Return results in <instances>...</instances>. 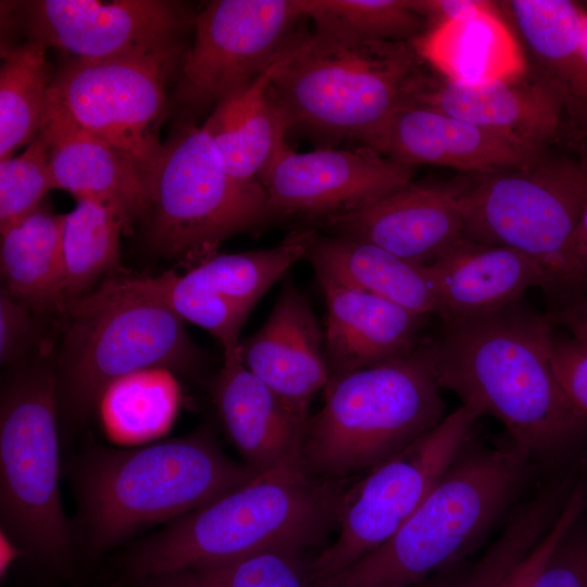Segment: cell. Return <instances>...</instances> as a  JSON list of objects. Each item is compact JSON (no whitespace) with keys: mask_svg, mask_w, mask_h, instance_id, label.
<instances>
[{"mask_svg":"<svg viewBox=\"0 0 587 587\" xmlns=\"http://www.w3.org/2000/svg\"><path fill=\"white\" fill-rule=\"evenodd\" d=\"M413 168L364 145L308 152L286 147L263 172L260 184L270 218L322 223L411 182Z\"/></svg>","mask_w":587,"mask_h":587,"instance_id":"15","label":"cell"},{"mask_svg":"<svg viewBox=\"0 0 587 587\" xmlns=\"http://www.w3.org/2000/svg\"><path fill=\"white\" fill-rule=\"evenodd\" d=\"M554 521L551 505L532 497L517 505L496 540L474 562L454 569L441 587H502L544 539Z\"/></svg>","mask_w":587,"mask_h":587,"instance_id":"33","label":"cell"},{"mask_svg":"<svg viewBox=\"0 0 587 587\" xmlns=\"http://www.w3.org/2000/svg\"><path fill=\"white\" fill-rule=\"evenodd\" d=\"M0 68V161L38 135L53 75L47 48L29 40L5 50Z\"/></svg>","mask_w":587,"mask_h":587,"instance_id":"31","label":"cell"},{"mask_svg":"<svg viewBox=\"0 0 587 587\" xmlns=\"http://www.w3.org/2000/svg\"><path fill=\"white\" fill-rule=\"evenodd\" d=\"M314 29L361 40L403 41L420 36L423 16L411 0H300Z\"/></svg>","mask_w":587,"mask_h":587,"instance_id":"35","label":"cell"},{"mask_svg":"<svg viewBox=\"0 0 587 587\" xmlns=\"http://www.w3.org/2000/svg\"><path fill=\"white\" fill-rule=\"evenodd\" d=\"M147 182L153 248L192 266L270 220L262 185L235 179L203 126L187 125L163 143Z\"/></svg>","mask_w":587,"mask_h":587,"instance_id":"9","label":"cell"},{"mask_svg":"<svg viewBox=\"0 0 587 587\" xmlns=\"http://www.w3.org/2000/svg\"><path fill=\"white\" fill-rule=\"evenodd\" d=\"M420 75L403 41L302 32L272 77L267 95L288 130L361 140L405 102Z\"/></svg>","mask_w":587,"mask_h":587,"instance_id":"8","label":"cell"},{"mask_svg":"<svg viewBox=\"0 0 587 587\" xmlns=\"http://www.w3.org/2000/svg\"><path fill=\"white\" fill-rule=\"evenodd\" d=\"M587 255V207L574 230L570 241V263L577 286L578 295L585 296V287L582 277V263Z\"/></svg>","mask_w":587,"mask_h":587,"instance_id":"43","label":"cell"},{"mask_svg":"<svg viewBox=\"0 0 587 587\" xmlns=\"http://www.w3.org/2000/svg\"><path fill=\"white\" fill-rule=\"evenodd\" d=\"M479 416L461 404L344 491L337 538L312 561L315 587L378 549L400 529L470 442Z\"/></svg>","mask_w":587,"mask_h":587,"instance_id":"11","label":"cell"},{"mask_svg":"<svg viewBox=\"0 0 587 587\" xmlns=\"http://www.w3.org/2000/svg\"><path fill=\"white\" fill-rule=\"evenodd\" d=\"M51 189L48 147L38 134L21 154L0 161V229L38 209Z\"/></svg>","mask_w":587,"mask_h":587,"instance_id":"36","label":"cell"},{"mask_svg":"<svg viewBox=\"0 0 587 587\" xmlns=\"http://www.w3.org/2000/svg\"><path fill=\"white\" fill-rule=\"evenodd\" d=\"M340 485L315 479L301 466L259 474L162 529L125 544L105 559L93 584L108 587L264 551L320 547L337 527Z\"/></svg>","mask_w":587,"mask_h":587,"instance_id":"3","label":"cell"},{"mask_svg":"<svg viewBox=\"0 0 587 587\" xmlns=\"http://www.w3.org/2000/svg\"><path fill=\"white\" fill-rule=\"evenodd\" d=\"M451 571H453V570H451ZM451 571L440 573V574L435 575L434 577H432V578H429V579H427L425 582H422L420 584L409 586V587H441L444 585V583L446 582L447 577L449 576V574L451 573Z\"/></svg>","mask_w":587,"mask_h":587,"instance_id":"44","label":"cell"},{"mask_svg":"<svg viewBox=\"0 0 587 587\" xmlns=\"http://www.w3.org/2000/svg\"><path fill=\"white\" fill-rule=\"evenodd\" d=\"M585 512H587V478L580 477L574 484L550 530L502 587H529L551 549Z\"/></svg>","mask_w":587,"mask_h":587,"instance_id":"38","label":"cell"},{"mask_svg":"<svg viewBox=\"0 0 587 587\" xmlns=\"http://www.w3.org/2000/svg\"><path fill=\"white\" fill-rule=\"evenodd\" d=\"M33 324L29 308L5 288L0 294V360L3 364L18 359L30 342Z\"/></svg>","mask_w":587,"mask_h":587,"instance_id":"40","label":"cell"},{"mask_svg":"<svg viewBox=\"0 0 587 587\" xmlns=\"http://www.w3.org/2000/svg\"><path fill=\"white\" fill-rule=\"evenodd\" d=\"M555 325L565 328L572 338L587 344V297L578 296L554 303L547 313Z\"/></svg>","mask_w":587,"mask_h":587,"instance_id":"42","label":"cell"},{"mask_svg":"<svg viewBox=\"0 0 587 587\" xmlns=\"http://www.w3.org/2000/svg\"><path fill=\"white\" fill-rule=\"evenodd\" d=\"M62 214L43 203L0 229V264L5 289L29 309H62Z\"/></svg>","mask_w":587,"mask_h":587,"instance_id":"29","label":"cell"},{"mask_svg":"<svg viewBox=\"0 0 587 587\" xmlns=\"http://www.w3.org/2000/svg\"><path fill=\"white\" fill-rule=\"evenodd\" d=\"M294 41L255 78L220 100L202 125L225 168L240 183L260 184L263 172L288 147L286 121L267 88Z\"/></svg>","mask_w":587,"mask_h":587,"instance_id":"26","label":"cell"},{"mask_svg":"<svg viewBox=\"0 0 587 587\" xmlns=\"http://www.w3.org/2000/svg\"><path fill=\"white\" fill-rule=\"evenodd\" d=\"M183 55L176 42L142 54L73 59L53 75L45 107L129 157L148 176L163 148L158 130L166 80Z\"/></svg>","mask_w":587,"mask_h":587,"instance_id":"12","label":"cell"},{"mask_svg":"<svg viewBox=\"0 0 587 587\" xmlns=\"http://www.w3.org/2000/svg\"><path fill=\"white\" fill-rule=\"evenodd\" d=\"M503 5L536 62L535 76L565 107L574 138L587 136V62L583 53L585 9L569 0H512Z\"/></svg>","mask_w":587,"mask_h":587,"instance_id":"25","label":"cell"},{"mask_svg":"<svg viewBox=\"0 0 587 587\" xmlns=\"http://www.w3.org/2000/svg\"><path fill=\"white\" fill-rule=\"evenodd\" d=\"M462 189L465 238L522 251L546 270L553 302L578 296L569 247L587 207V168L544 161L492 174Z\"/></svg>","mask_w":587,"mask_h":587,"instance_id":"10","label":"cell"},{"mask_svg":"<svg viewBox=\"0 0 587 587\" xmlns=\"http://www.w3.org/2000/svg\"><path fill=\"white\" fill-rule=\"evenodd\" d=\"M554 324L521 303L444 325L428 342L440 389L505 428L536 464L557 463L587 444V421L564 395L552 364Z\"/></svg>","mask_w":587,"mask_h":587,"instance_id":"1","label":"cell"},{"mask_svg":"<svg viewBox=\"0 0 587 587\" xmlns=\"http://www.w3.org/2000/svg\"><path fill=\"white\" fill-rule=\"evenodd\" d=\"M529 587H587V512L558 540Z\"/></svg>","mask_w":587,"mask_h":587,"instance_id":"37","label":"cell"},{"mask_svg":"<svg viewBox=\"0 0 587 587\" xmlns=\"http://www.w3.org/2000/svg\"><path fill=\"white\" fill-rule=\"evenodd\" d=\"M583 53L587 62V11L584 12V22H583Z\"/></svg>","mask_w":587,"mask_h":587,"instance_id":"45","label":"cell"},{"mask_svg":"<svg viewBox=\"0 0 587 587\" xmlns=\"http://www.w3.org/2000/svg\"><path fill=\"white\" fill-rule=\"evenodd\" d=\"M242 363L286 405L309 417L330 379L322 332L307 296L286 280L264 324L239 344Z\"/></svg>","mask_w":587,"mask_h":587,"instance_id":"19","label":"cell"},{"mask_svg":"<svg viewBox=\"0 0 587 587\" xmlns=\"http://www.w3.org/2000/svg\"><path fill=\"white\" fill-rule=\"evenodd\" d=\"M317 278L327 308L324 341L330 377L401 359L421 345L424 316L345 282Z\"/></svg>","mask_w":587,"mask_h":587,"instance_id":"22","label":"cell"},{"mask_svg":"<svg viewBox=\"0 0 587 587\" xmlns=\"http://www.w3.org/2000/svg\"><path fill=\"white\" fill-rule=\"evenodd\" d=\"M535 465L511 442L467 444L387 542L319 587H409L457 569L515 502Z\"/></svg>","mask_w":587,"mask_h":587,"instance_id":"4","label":"cell"},{"mask_svg":"<svg viewBox=\"0 0 587 587\" xmlns=\"http://www.w3.org/2000/svg\"><path fill=\"white\" fill-rule=\"evenodd\" d=\"M316 276L359 287L421 315L438 314L432 266L409 261L373 243L315 233L305 255Z\"/></svg>","mask_w":587,"mask_h":587,"instance_id":"28","label":"cell"},{"mask_svg":"<svg viewBox=\"0 0 587 587\" xmlns=\"http://www.w3.org/2000/svg\"><path fill=\"white\" fill-rule=\"evenodd\" d=\"M552 364L567 400L587 421V344L554 334Z\"/></svg>","mask_w":587,"mask_h":587,"instance_id":"39","label":"cell"},{"mask_svg":"<svg viewBox=\"0 0 587 587\" xmlns=\"http://www.w3.org/2000/svg\"><path fill=\"white\" fill-rule=\"evenodd\" d=\"M111 430L127 438H146L167 428L177 408V389L166 369H147L112 383L102 398Z\"/></svg>","mask_w":587,"mask_h":587,"instance_id":"34","label":"cell"},{"mask_svg":"<svg viewBox=\"0 0 587 587\" xmlns=\"http://www.w3.org/2000/svg\"><path fill=\"white\" fill-rule=\"evenodd\" d=\"M412 8L436 24L473 16L496 5L483 0H411Z\"/></svg>","mask_w":587,"mask_h":587,"instance_id":"41","label":"cell"},{"mask_svg":"<svg viewBox=\"0 0 587 587\" xmlns=\"http://www.w3.org/2000/svg\"><path fill=\"white\" fill-rule=\"evenodd\" d=\"M57 377L59 419L83 424L107 388L147 369L193 371L201 352L150 276H108L67 302Z\"/></svg>","mask_w":587,"mask_h":587,"instance_id":"5","label":"cell"},{"mask_svg":"<svg viewBox=\"0 0 587 587\" xmlns=\"http://www.w3.org/2000/svg\"><path fill=\"white\" fill-rule=\"evenodd\" d=\"M213 400L228 437L258 474L301 466L309 417L292 411L255 376L242 363L239 348L223 354Z\"/></svg>","mask_w":587,"mask_h":587,"instance_id":"21","label":"cell"},{"mask_svg":"<svg viewBox=\"0 0 587 587\" xmlns=\"http://www.w3.org/2000/svg\"><path fill=\"white\" fill-rule=\"evenodd\" d=\"M55 371L13 376L0 405V521L43 585L88 587L60 494Z\"/></svg>","mask_w":587,"mask_h":587,"instance_id":"6","label":"cell"},{"mask_svg":"<svg viewBox=\"0 0 587 587\" xmlns=\"http://www.w3.org/2000/svg\"><path fill=\"white\" fill-rule=\"evenodd\" d=\"M300 0L211 1L192 20L177 99L200 109L261 74L302 32Z\"/></svg>","mask_w":587,"mask_h":587,"instance_id":"13","label":"cell"},{"mask_svg":"<svg viewBox=\"0 0 587 587\" xmlns=\"http://www.w3.org/2000/svg\"><path fill=\"white\" fill-rule=\"evenodd\" d=\"M315 229L290 233L279 245L241 253H215L186 273L150 277L154 289L183 320L212 334L223 354L239 348V335L263 295L300 259Z\"/></svg>","mask_w":587,"mask_h":587,"instance_id":"14","label":"cell"},{"mask_svg":"<svg viewBox=\"0 0 587 587\" xmlns=\"http://www.w3.org/2000/svg\"><path fill=\"white\" fill-rule=\"evenodd\" d=\"M439 297L438 316L444 325L496 312L530 288L550 291L542 265L528 254L504 246L462 237L429 264Z\"/></svg>","mask_w":587,"mask_h":587,"instance_id":"23","label":"cell"},{"mask_svg":"<svg viewBox=\"0 0 587 587\" xmlns=\"http://www.w3.org/2000/svg\"><path fill=\"white\" fill-rule=\"evenodd\" d=\"M322 224L330 235L428 265L464 236L466 216L462 190L411 180Z\"/></svg>","mask_w":587,"mask_h":587,"instance_id":"18","label":"cell"},{"mask_svg":"<svg viewBox=\"0 0 587 587\" xmlns=\"http://www.w3.org/2000/svg\"><path fill=\"white\" fill-rule=\"evenodd\" d=\"M360 141L402 164L449 166L477 175L522 168L549 158L547 148L517 141L408 101Z\"/></svg>","mask_w":587,"mask_h":587,"instance_id":"17","label":"cell"},{"mask_svg":"<svg viewBox=\"0 0 587 587\" xmlns=\"http://www.w3.org/2000/svg\"><path fill=\"white\" fill-rule=\"evenodd\" d=\"M313 559L309 551L271 550L108 587H315L311 570Z\"/></svg>","mask_w":587,"mask_h":587,"instance_id":"32","label":"cell"},{"mask_svg":"<svg viewBox=\"0 0 587 587\" xmlns=\"http://www.w3.org/2000/svg\"><path fill=\"white\" fill-rule=\"evenodd\" d=\"M68 474L73 534L89 585L105 559L142 529L200 509L259 475L230 459L208 426L133 449L88 444Z\"/></svg>","mask_w":587,"mask_h":587,"instance_id":"2","label":"cell"},{"mask_svg":"<svg viewBox=\"0 0 587 587\" xmlns=\"http://www.w3.org/2000/svg\"><path fill=\"white\" fill-rule=\"evenodd\" d=\"M20 14L30 40L88 61L174 45L184 23L178 4L161 0H36Z\"/></svg>","mask_w":587,"mask_h":587,"instance_id":"16","label":"cell"},{"mask_svg":"<svg viewBox=\"0 0 587 587\" xmlns=\"http://www.w3.org/2000/svg\"><path fill=\"white\" fill-rule=\"evenodd\" d=\"M413 49L442 79L459 85L516 80L528 72L523 51L496 7L435 24L413 39Z\"/></svg>","mask_w":587,"mask_h":587,"instance_id":"27","label":"cell"},{"mask_svg":"<svg viewBox=\"0 0 587 587\" xmlns=\"http://www.w3.org/2000/svg\"><path fill=\"white\" fill-rule=\"evenodd\" d=\"M440 390L428 342L401 359L330 377L323 407L307 422L302 470L337 484L370 472L442 421Z\"/></svg>","mask_w":587,"mask_h":587,"instance_id":"7","label":"cell"},{"mask_svg":"<svg viewBox=\"0 0 587 587\" xmlns=\"http://www.w3.org/2000/svg\"><path fill=\"white\" fill-rule=\"evenodd\" d=\"M38 134L48 147L54 189L114 208L129 223L150 212L147 175L129 157L47 107Z\"/></svg>","mask_w":587,"mask_h":587,"instance_id":"24","label":"cell"},{"mask_svg":"<svg viewBox=\"0 0 587 587\" xmlns=\"http://www.w3.org/2000/svg\"><path fill=\"white\" fill-rule=\"evenodd\" d=\"M459 85L419 75L408 102L421 104L521 142L547 148L567 122L559 95L537 76Z\"/></svg>","mask_w":587,"mask_h":587,"instance_id":"20","label":"cell"},{"mask_svg":"<svg viewBox=\"0 0 587 587\" xmlns=\"http://www.w3.org/2000/svg\"><path fill=\"white\" fill-rule=\"evenodd\" d=\"M128 223L116 209L86 199L62 214V308L118 266L120 236Z\"/></svg>","mask_w":587,"mask_h":587,"instance_id":"30","label":"cell"}]
</instances>
